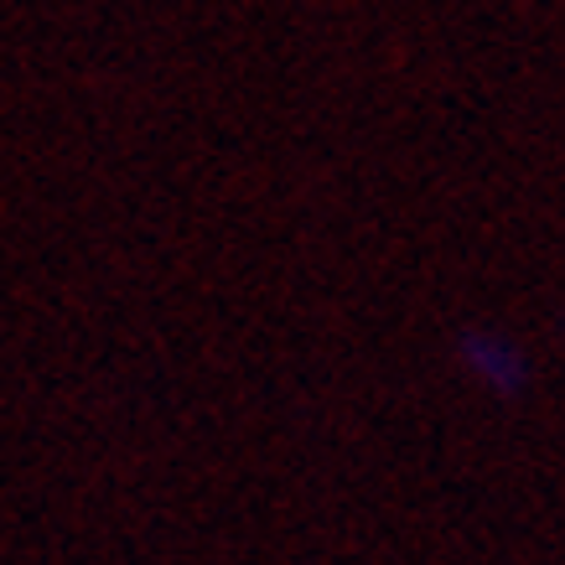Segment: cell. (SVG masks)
<instances>
[{
  "label": "cell",
  "instance_id": "6da1fadb",
  "mask_svg": "<svg viewBox=\"0 0 565 565\" xmlns=\"http://www.w3.org/2000/svg\"><path fill=\"white\" fill-rule=\"evenodd\" d=\"M462 363L493 394H519L524 384H530V363L519 359L514 343H503V338H493V332H467L462 338Z\"/></svg>",
  "mask_w": 565,
  "mask_h": 565
}]
</instances>
